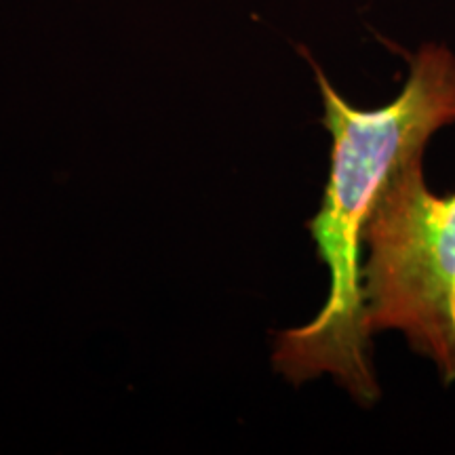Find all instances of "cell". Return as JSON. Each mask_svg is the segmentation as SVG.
<instances>
[{
    "instance_id": "obj_1",
    "label": "cell",
    "mask_w": 455,
    "mask_h": 455,
    "mask_svg": "<svg viewBox=\"0 0 455 455\" xmlns=\"http://www.w3.org/2000/svg\"><path fill=\"white\" fill-rule=\"evenodd\" d=\"M308 57L321 87L323 124L331 133V169L321 212L310 220L318 258L329 268L325 306L308 325L276 335L272 363L289 382L329 373L361 405L379 396L369 352L363 295V232L392 171L455 123V55L428 43L409 55V76L395 101L375 110L350 106Z\"/></svg>"
},
{
    "instance_id": "obj_2",
    "label": "cell",
    "mask_w": 455,
    "mask_h": 455,
    "mask_svg": "<svg viewBox=\"0 0 455 455\" xmlns=\"http://www.w3.org/2000/svg\"><path fill=\"white\" fill-rule=\"evenodd\" d=\"M424 150L392 171L369 218L363 295L369 333L396 329L455 382V192L435 196Z\"/></svg>"
}]
</instances>
